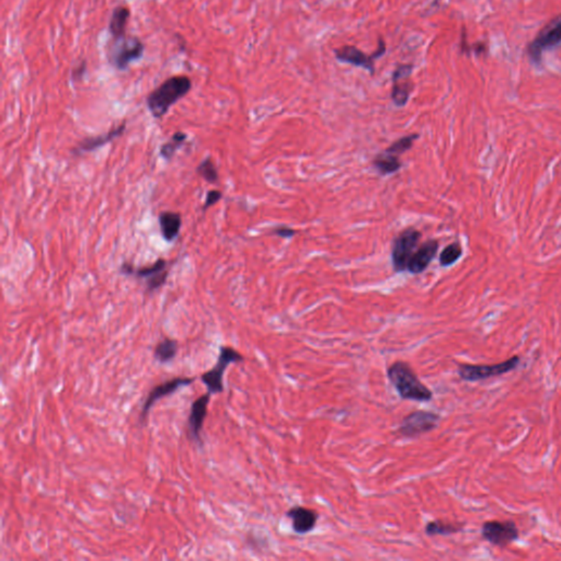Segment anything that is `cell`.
Listing matches in <instances>:
<instances>
[{
	"label": "cell",
	"instance_id": "6da1fadb",
	"mask_svg": "<svg viewBox=\"0 0 561 561\" xmlns=\"http://www.w3.org/2000/svg\"><path fill=\"white\" fill-rule=\"evenodd\" d=\"M192 90V80L185 75L171 76L149 92L146 105L153 118H163L177 102L183 99Z\"/></svg>",
	"mask_w": 561,
	"mask_h": 561
},
{
	"label": "cell",
	"instance_id": "7a4b0ae2",
	"mask_svg": "<svg viewBox=\"0 0 561 561\" xmlns=\"http://www.w3.org/2000/svg\"><path fill=\"white\" fill-rule=\"evenodd\" d=\"M387 377L399 396L404 400L428 402L433 399L431 389L419 380L413 367L404 361H397L387 369Z\"/></svg>",
	"mask_w": 561,
	"mask_h": 561
},
{
	"label": "cell",
	"instance_id": "3957f363",
	"mask_svg": "<svg viewBox=\"0 0 561 561\" xmlns=\"http://www.w3.org/2000/svg\"><path fill=\"white\" fill-rule=\"evenodd\" d=\"M145 53V44L136 36L111 40L107 49V63L118 72H125L135 62L140 61Z\"/></svg>",
	"mask_w": 561,
	"mask_h": 561
},
{
	"label": "cell",
	"instance_id": "277c9868",
	"mask_svg": "<svg viewBox=\"0 0 561 561\" xmlns=\"http://www.w3.org/2000/svg\"><path fill=\"white\" fill-rule=\"evenodd\" d=\"M520 363V356L514 355L504 362L497 364H460L457 373L460 380L465 382H480L514 371Z\"/></svg>",
	"mask_w": 561,
	"mask_h": 561
},
{
	"label": "cell",
	"instance_id": "5b68a950",
	"mask_svg": "<svg viewBox=\"0 0 561 561\" xmlns=\"http://www.w3.org/2000/svg\"><path fill=\"white\" fill-rule=\"evenodd\" d=\"M244 362V356L238 351L231 347L220 348L218 362L212 369L205 371L200 376L202 382L207 386V393L211 395L222 393L224 391V374L231 364Z\"/></svg>",
	"mask_w": 561,
	"mask_h": 561
},
{
	"label": "cell",
	"instance_id": "8992f818",
	"mask_svg": "<svg viewBox=\"0 0 561 561\" xmlns=\"http://www.w3.org/2000/svg\"><path fill=\"white\" fill-rule=\"evenodd\" d=\"M561 44V16L550 20L542 30L539 31L533 41L526 47V55L532 63L542 62L543 54L553 50Z\"/></svg>",
	"mask_w": 561,
	"mask_h": 561
},
{
	"label": "cell",
	"instance_id": "52a82bcc",
	"mask_svg": "<svg viewBox=\"0 0 561 561\" xmlns=\"http://www.w3.org/2000/svg\"><path fill=\"white\" fill-rule=\"evenodd\" d=\"M121 272L125 275H133L135 278H143L146 283L147 292L154 293L161 289L168 278V261L160 258L147 267L135 268L132 263L125 262L121 265Z\"/></svg>",
	"mask_w": 561,
	"mask_h": 561
},
{
	"label": "cell",
	"instance_id": "ba28073f",
	"mask_svg": "<svg viewBox=\"0 0 561 561\" xmlns=\"http://www.w3.org/2000/svg\"><path fill=\"white\" fill-rule=\"evenodd\" d=\"M335 56L337 60L341 63L350 64L352 66L361 67L369 73L371 76H374L376 70V60L382 57L386 53V43L380 36L378 39V47L371 55H367L363 51H361L358 47L354 45H343V47L335 49Z\"/></svg>",
	"mask_w": 561,
	"mask_h": 561
},
{
	"label": "cell",
	"instance_id": "9c48e42d",
	"mask_svg": "<svg viewBox=\"0 0 561 561\" xmlns=\"http://www.w3.org/2000/svg\"><path fill=\"white\" fill-rule=\"evenodd\" d=\"M440 420V415L433 411H413L404 417L399 426L398 432L404 438H418L420 435L433 431L438 427Z\"/></svg>",
	"mask_w": 561,
	"mask_h": 561
},
{
	"label": "cell",
	"instance_id": "30bf717a",
	"mask_svg": "<svg viewBox=\"0 0 561 561\" xmlns=\"http://www.w3.org/2000/svg\"><path fill=\"white\" fill-rule=\"evenodd\" d=\"M421 239V233L417 229L410 227L404 229L402 234L397 237L393 242L391 259L393 268L397 272H402L407 270L410 259L417 250L419 242Z\"/></svg>",
	"mask_w": 561,
	"mask_h": 561
},
{
	"label": "cell",
	"instance_id": "8fae6325",
	"mask_svg": "<svg viewBox=\"0 0 561 561\" xmlns=\"http://www.w3.org/2000/svg\"><path fill=\"white\" fill-rule=\"evenodd\" d=\"M482 536L495 547H508L517 542L520 531L513 521H488L482 524Z\"/></svg>",
	"mask_w": 561,
	"mask_h": 561
},
{
	"label": "cell",
	"instance_id": "7c38bea8",
	"mask_svg": "<svg viewBox=\"0 0 561 561\" xmlns=\"http://www.w3.org/2000/svg\"><path fill=\"white\" fill-rule=\"evenodd\" d=\"M194 380H196L194 377H176V378H171V380H166V382L155 386L144 400L142 410H140V423H146L147 417H148L151 410L154 407L156 402H159L165 397L171 396L172 393L179 391L180 388L190 386L192 382H194Z\"/></svg>",
	"mask_w": 561,
	"mask_h": 561
},
{
	"label": "cell",
	"instance_id": "4fadbf2b",
	"mask_svg": "<svg viewBox=\"0 0 561 561\" xmlns=\"http://www.w3.org/2000/svg\"><path fill=\"white\" fill-rule=\"evenodd\" d=\"M415 65L410 63L398 64L391 75V101L397 107H404L409 101L411 92L415 88L411 75Z\"/></svg>",
	"mask_w": 561,
	"mask_h": 561
},
{
	"label": "cell",
	"instance_id": "5bb4252c",
	"mask_svg": "<svg viewBox=\"0 0 561 561\" xmlns=\"http://www.w3.org/2000/svg\"><path fill=\"white\" fill-rule=\"evenodd\" d=\"M211 396V393H207L196 398L191 404L190 413L187 417V436L193 443L198 444V446H203L202 432Z\"/></svg>",
	"mask_w": 561,
	"mask_h": 561
},
{
	"label": "cell",
	"instance_id": "9a60e30c",
	"mask_svg": "<svg viewBox=\"0 0 561 561\" xmlns=\"http://www.w3.org/2000/svg\"><path fill=\"white\" fill-rule=\"evenodd\" d=\"M127 129V122L123 121L116 127H113L110 131H107L105 134L98 135V136H90V138H83L78 143L76 148L73 149V154H83V153L94 152L96 149L101 148L107 144L111 143L116 138H121Z\"/></svg>",
	"mask_w": 561,
	"mask_h": 561
},
{
	"label": "cell",
	"instance_id": "2e32d148",
	"mask_svg": "<svg viewBox=\"0 0 561 561\" xmlns=\"http://www.w3.org/2000/svg\"><path fill=\"white\" fill-rule=\"evenodd\" d=\"M287 517L292 521L293 531L300 535L313 531L318 521L316 512L304 506H293L287 511Z\"/></svg>",
	"mask_w": 561,
	"mask_h": 561
},
{
	"label": "cell",
	"instance_id": "e0dca14e",
	"mask_svg": "<svg viewBox=\"0 0 561 561\" xmlns=\"http://www.w3.org/2000/svg\"><path fill=\"white\" fill-rule=\"evenodd\" d=\"M439 250V242L436 240H429L417 249L410 259L407 270L413 274L423 272L429 267Z\"/></svg>",
	"mask_w": 561,
	"mask_h": 561
},
{
	"label": "cell",
	"instance_id": "ac0fdd59",
	"mask_svg": "<svg viewBox=\"0 0 561 561\" xmlns=\"http://www.w3.org/2000/svg\"><path fill=\"white\" fill-rule=\"evenodd\" d=\"M131 17V10L127 6H118L113 9L111 14L110 21H109V34L112 40L122 39L127 36V23Z\"/></svg>",
	"mask_w": 561,
	"mask_h": 561
},
{
	"label": "cell",
	"instance_id": "d6986e66",
	"mask_svg": "<svg viewBox=\"0 0 561 561\" xmlns=\"http://www.w3.org/2000/svg\"><path fill=\"white\" fill-rule=\"evenodd\" d=\"M158 220H159L160 231H161L164 239L167 242H172L177 239V237L179 236L182 226L181 215L179 213L166 211V212L160 213Z\"/></svg>",
	"mask_w": 561,
	"mask_h": 561
},
{
	"label": "cell",
	"instance_id": "ffe728a7",
	"mask_svg": "<svg viewBox=\"0 0 561 561\" xmlns=\"http://www.w3.org/2000/svg\"><path fill=\"white\" fill-rule=\"evenodd\" d=\"M373 165L382 176H387L395 174L402 168V160L399 159L397 155L391 154L385 151L382 154L377 155L373 160Z\"/></svg>",
	"mask_w": 561,
	"mask_h": 561
},
{
	"label": "cell",
	"instance_id": "44dd1931",
	"mask_svg": "<svg viewBox=\"0 0 561 561\" xmlns=\"http://www.w3.org/2000/svg\"><path fill=\"white\" fill-rule=\"evenodd\" d=\"M179 343L174 339L165 338L155 347L154 358L158 363L167 364L176 358Z\"/></svg>",
	"mask_w": 561,
	"mask_h": 561
},
{
	"label": "cell",
	"instance_id": "7402d4cb",
	"mask_svg": "<svg viewBox=\"0 0 561 561\" xmlns=\"http://www.w3.org/2000/svg\"><path fill=\"white\" fill-rule=\"evenodd\" d=\"M462 524H454V523L443 522V521L436 520L428 523L426 526V534L428 536H449L454 534L460 533L462 531Z\"/></svg>",
	"mask_w": 561,
	"mask_h": 561
},
{
	"label": "cell",
	"instance_id": "603a6c76",
	"mask_svg": "<svg viewBox=\"0 0 561 561\" xmlns=\"http://www.w3.org/2000/svg\"><path fill=\"white\" fill-rule=\"evenodd\" d=\"M187 138V135L185 134V132L179 131V132L174 133L171 140L167 142V143L164 144L163 146L160 147V156H161L164 159L167 160V161H170V160L174 157L176 153L178 152V151L181 148L182 145L185 144Z\"/></svg>",
	"mask_w": 561,
	"mask_h": 561
},
{
	"label": "cell",
	"instance_id": "cb8c5ba5",
	"mask_svg": "<svg viewBox=\"0 0 561 561\" xmlns=\"http://www.w3.org/2000/svg\"><path fill=\"white\" fill-rule=\"evenodd\" d=\"M196 172H198V176H201L209 183H212V185L218 183V171L212 158L207 157L205 159L202 160L200 165L198 166V168H196Z\"/></svg>",
	"mask_w": 561,
	"mask_h": 561
},
{
	"label": "cell",
	"instance_id": "d4e9b609",
	"mask_svg": "<svg viewBox=\"0 0 561 561\" xmlns=\"http://www.w3.org/2000/svg\"><path fill=\"white\" fill-rule=\"evenodd\" d=\"M462 256V248L458 242H453L451 245L444 248L440 255V263L442 267H449L452 264L458 261Z\"/></svg>",
	"mask_w": 561,
	"mask_h": 561
},
{
	"label": "cell",
	"instance_id": "484cf974",
	"mask_svg": "<svg viewBox=\"0 0 561 561\" xmlns=\"http://www.w3.org/2000/svg\"><path fill=\"white\" fill-rule=\"evenodd\" d=\"M418 138V134H411L408 135V136H404V138H400V140H396L395 143L391 144V146L386 149V152L400 156V155L407 152V151H409V149L413 147V142Z\"/></svg>",
	"mask_w": 561,
	"mask_h": 561
},
{
	"label": "cell",
	"instance_id": "4316f807",
	"mask_svg": "<svg viewBox=\"0 0 561 561\" xmlns=\"http://www.w3.org/2000/svg\"><path fill=\"white\" fill-rule=\"evenodd\" d=\"M223 198V193L220 192L218 190H211L207 192V196H205V202H204L203 205V211H207V209L209 207H212L213 205L215 204L218 203V202L222 200Z\"/></svg>",
	"mask_w": 561,
	"mask_h": 561
},
{
	"label": "cell",
	"instance_id": "83f0119b",
	"mask_svg": "<svg viewBox=\"0 0 561 561\" xmlns=\"http://www.w3.org/2000/svg\"><path fill=\"white\" fill-rule=\"evenodd\" d=\"M86 72H87V62L85 60L79 62L77 66L74 67L72 70V80L73 81H81L85 77Z\"/></svg>",
	"mask_w": 561,
	"mask_h": 561
},
{
	"label": "cell",
	"instance_id": "f1b7e54d",
	"mask_svg": "<svg viewBox=\"0 0 561 561\" xmlns=\"http://www.w3.org/2000/svg\"><path fill=\"white\" fill-rule=\"evenodd\" d=\"M273 234L282 237V238H289V237L294 236L296 231L294 229H289V227H278V229H274Z\"/></svg>",
	"mask_w": 561,
	"mask_h": 561
}]
</instances>
